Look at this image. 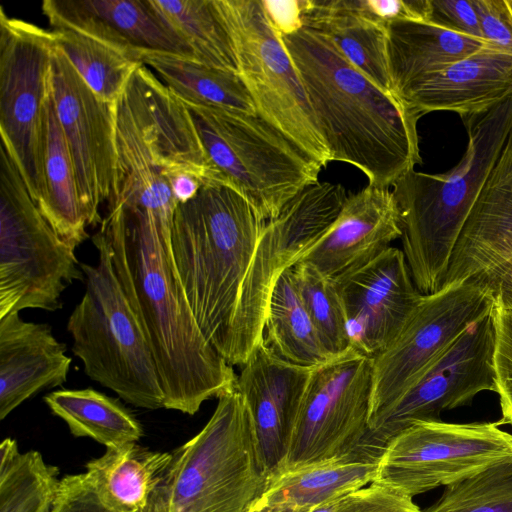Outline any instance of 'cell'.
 I'll list each match as a JSON object with an SVG mask.
<instances>
[{
  "mask_svg": "<svg viewBox=\"0 0 512 512\" xmlns=\"http://www.w3.org/2000/svg\"><path fill=\"white\" fill-rule=\"evenodd\" d=\"M145 333L166 409L194 415L236 388L237 375L201 332L179 280L171 238L142 215L105 213L98 229Z\"/></svg>",
  "mask_w": 512,
  "mask_h": 512,
  "instance_id": "cell-1",
  "label": "cell"
},
{
  "mask_svg": "<svg viewBox=\"0 0 512 512\" xmlns=\"http://www.w3.org/2000/svg\"><path fill=\"white\" fill-rule=\"evenodd\" d=\"M168 180L178 204L186 203L195 198L203 187L201 179L188 170H178L172 173Z\"/></svg>",
  "mask_w": 512,
  "mask_h": 512,
  "instance_id": "cell-45",
  "label": "cell"
},
{
  "mask_svg": "<svg viewBox=\"0 0 512 512\" xmlns=\"http://www.w3.org/2000/svg\"><path fill=\"white\" fill-rule=\"evenodd\" d=\"M237 375L236 389L251 411L270 480L280 474L313 368L287 363L262 341Z\"/></svg>",
  "mask_w": 512,
  "mask_h": 512,
  "instance_id": "cell-18",
  "label": "cell"
},
{
  "mask_svg": "<svg viewBox=\"0 0 512 512\" xmlns=\"http://www.w3.org/2000/svg\"><path fill=\"white\" fill-rule=\"evenodd\" d=\"M60 480L38 451L21 453L15 440L2 441L0 512H53Z\"/></svg>",
  "mask_w": 512,
  "mask_h": 512,
  "instance_id": "cell-33",
  "label": "cell"
},
{
  "mask_svg": "<svg viewBox=\"0 0 512 512\" xmlns=\"http://www.w3.org/2000/svg\"><path fill=\"white\" fill-rule=\"evenodd\" d=\"M303 26L327 37L356 69L384 92L394 95L386 24L355 9L349 0H305Z\"/></svg>",
  "mask_w": 512,
  "mask_h": 512,
  "instance_id": "cell-25",
  "label": "cell"
},
{
  "mask_svg": "<svg viewBox=\"0 0 512 512\" xmlns=\"http://www.w3.org/2000/svg\"><path fill=\"white\" fill-rule=\"evenodd\" d=\"M500 421H420L385 446L372 483L413 498L512 462V434Z\"/></svg>",
  "mask_w": 512,
  "mask_h": 512,
  "instance_id": "cell-11",
  "label": "cell"
},
{
  "mask_svg": "<svg viewBox=\"0 0 512 512\" xmlns=\"http://www.w3.org/2000/svg\"><path fill=\"white\" fill-rule=\"evenodd\" d=\"M401 235L392 189L368 184L348 195L336 220L299 261L337 280L374 260Z\"/></svg>",
  "mask_w": 512,
  "mask_h": 512,
  "instance_id": "cell-19",
  "label": "cell"
},
{
  "mask_svg": "<svg viewBox=\"0 0 512 512\" xmlns=\"http://www.w3.org/2000/svg\"><path fill=\"white\" fill-rule=\"evenodd\" d=\"M51 412L76 437H89L106 448L136 443L141 424L118 400L95 389H62L44 397Z\"/></svg>",
  "mask_w": 512,
  "mask_h": 512,
  "instance_id": "cell-31",
  "label": "cell"
},
{
  "mask_svg": "<svg viewBox=\"0 0 512 512\" xmlns=\"http://www.w3.org/2000/svg\"><path fill=\"white\" fill-rule=\"evenodd\" d=\"M428 22L485 40L472 0H429Z\"/></svg>",
  "mask_w": 512,
  "mask_h": 512,
  "instance_id": "cell-38",
  "label": "cell"
},
{
  "mask_svg": "<svg viewBox=\"0 0 512 512\" xmlns=\"http://www.w3.org/2000/svg\"><path fill=\"white\" fill-rule=\"evenodd\" d=\"M257 113L322 167L331 162L303 85L260 0H214Z\"/></svg>",
  "mask_w": 512,
  "mask_h": 512,
  "instance_id": "cell-10",
  "label": "cell"
},
{
  "mask_svg": "<svg viewBox=\"0 0 512 512\" xmlns=\"http://www.w3.org/2000/svg\"><path fill=\"white\" fill-rule=\"evenodd\" d=\"M348 194L341 184L316 182L265 222L242 283L226 361L242 366L263 339L269 299L280 275L327 232Z\"/></svg>",
  "mask_w": 512,
  "mask_h": 512,
  "instance_id": "cell-9",
  "label": "cell"
},
{
  "mask_svg": "<svg viewBox=\"0 0 512 512\" xmlns=\"http://www.w3.org/2000/svg\"><path fill=\"white\" fill-rule=\"evenodd\" d=\"M172 452L130 443L106 448L86 464L85 475L101 502L112 512H146L155 502Z\"/></svg>",
  "mask_w": 512,
  "mask_h": 512,
  "instance_id": "cell-24",
  "label": "cell"
},
{
  "mask_svg": "<svg viewBox=\"0 0 512 512\" xmlns=\"http://www.w3.org/2000/svg\"><path fill=\"white\" fill-rule=\"evenodd\" d=\"M495 344L493 368L495 393L499 396L502 425L512 424V310L494 305Z\"/></svg>",
  "mask_w": 512,
  "mask_h": 512,
  "instance_id": "cell-37",
  "label": "cell"
},
{
  "mask_svg": "<svg viewBox=\"0 0 512 512\" xmlns=\"http://www.w3.org/2000/svg\"><path fill=\"white\" fill-rule=\"evenodd\" d=\"M148 512H152V511H148Z\"/></svg>",
  "mask_w": 512,
  "mask_h": 512,
  "instance_id": "cell-50",
  "label": "cell"
},
{
  "mask_svg": "<svg viewBox=\"0 0 512 512\" xmlns=\"http://www.w3.org/2000/svg\"><path fill=\"white\" fill-rule=\"evenodd\" d=\"M271 26L279 36L294 33L303 27L305 0H260Z\"/></svg>",
  "mask_w": 512,
  "mask_h": 512,
  "instance_id": "cell-43",
  "label": "cell"
},
{
  "mask_svg": "<svg viewBox=\"0 0 512 512\" xmlns=\"http://www.w3.org/2000/svg\"><path fill=\"white\" fill-rule=\"evenodd\" d=\"M512 425V424H511Z\"/></svg>",
  "mask_w": 512,
  "mask_h": 512,
  "instance_id": "cell-51",
  "label": "cell"
},
{
  "mask_svg": "<svg viewBox=\"0 0 512 512\" xmlns=\"http://www.w3.org/2000/svg\"><path fill=\"white\" fill-rule=\"evenodd\" d=\"M139 57L182 102L257 113L240 75L165 51L142 50Z\"/></svg>",
  "mask_w": 512,
  "mask_h": 512,
  "instance_id": "cell-29",
  "label": "cell"
},
{
  "mask_svg": "<svg viewBox=\"0 0 512 512\" xmlns=\"http://www.w3.org/2000/svg\"><path fill=\"white\" fill-rule=\"evenodd\" d=\"M279 36V35H278ZM316 119L331 162L351 164L369 185L392 187L421 163L417 117L356 69L318 31L279 36Z\"/></svg>",
  "mask_w": 512,
  "mask_h": 512,
  "instance_id": "cell-2",
  "label": "cell"
},
{
  "mask_svg": "<svg viewBox=\"0 0 512 512\" xmlns=\"http://www.w3.org/2000/svg\"><path fill=\"white\" fill-rule=\"evenodd\" d=\"M56 47L83 81L103 101L115 103L136 69L140 57L101 38L72 28L51 30Z\"/></svg>",
  "mask_w": 512,
  "mask_h": 512,
  "instance_id": "cell-32",
  "label": "cell"
},
{
  "mask_svg": "<svg viewBox=\"0 0 512 512\" xmlns=\"http://www.w3.org/2000/svg\"><path fill=\"white\" fill-rule=\"evenodd\" d=\"M248 512H257V507L255 506L254 508H252L250 511Z\"/></svg>",
  "mask_w": 512,
  "mask_h": 512,
  "instance_id": "cell-49",
  "label": "cell"
},
{
  "mask_svg": "<svg viewBox=\"0 0 512 512\" xmlns=\"http://www.w3.org/2000/svg\"><path fill=\"white\" fill-rule=\"evenodd\" d=\"M42 11L52 29H76L138 56L156 50L194 58L152 0H44Z\"/></svg>",
  "mask_w": 512,
  "mask_h": 512,
  "instance_id": "cell-21",
  "label": "cell"
},
{
  "mask_svg": "<svg viewBox=\"0 0 512 512\" xmlns=\"http://www.w3.org/2000/svg\"><path fill=\"white\" fill-rule=\"evenodd\" d=\"M52 31L8 17L0 7V133L37 205L43 192L42 124Z\"/></svg>",
  "mask_w": 512,
  "mask_h": 512,
  "instance_id": "cell-13",
  "label": "cell"
},
{
  "mask_svg": "<svg viewBox=\"0 0 512 512\" xmlns=\"http://www.w3.org/2000/svg\"><path fill=\"white\" fill-rule=\"evenodd\" d=\"M377 463L350 455L283 471L270 480L257 505L312 508L372 483Z\"/></svg>",
  "mask_w": 512,
  "mask_h": 512,
  "instance_id": "cell-28",
  "label": "cell"
},
{
  "mask_svg": "<svg viewBox=\"0 0 512 512\" xmlns=\"http://www.w3.org/2000/svg\"><path fill=\"white\" fill-rule=\"evenodd\" d=\"M263 342L278 358L300 367L315 368L333 358L304 307L291 268L280 275L272 290Z\"/></svg>",
  "mask_w": 512,
  "mask_h": 512,
  "instance_id": "cell-30",
  "label": "cell"
},
{
  "mask_svg": "<svg viewBox=\"0 0 512 512\" xmlns=\"http://www.w3.org/2000/svg\"><path fill=\"white\" fill-rule=\"evenodd\" d=\"M421 512H512V462L445 486L441 498Z\"/></svg>",
  "mask_w": 512,
  "mask_h": 512,
  "instance_id": "cell-36",
  "label": "cell"
},
{
  "mask_svg": "<svg viewBox=\"0 0 512 512\" xmlns=\"http://www.w3.org/2000/svg\"><path fill=\"white\" fill-rule=\"evenodd\" d=\"M72 359L43 323L0 318V419L36 393L66 382Z\"/></svg>",
  "mask_w": 512,
  "mask_h": 512,
  "instance_id": "cell-23",
  "label": "cell"
},
{
  "mask_svg": "<svg viewBox=\"0 0 512 512\" xmlns=\"http://www.w3.org/2000/svg\"><path fill=\"white\" fill-rule=\"evenodd\" d=\"M183 103L223 184L239 192L262 221L318 182L323 167L258 113Z\"/></svg>",
  "mask_w": 512,
  "mask_h": 512,
  "instance_id": "cell-7",
  "label": "cell"
},
{
  "mask_svg": "<svg viewBox=\"0 0 512 512\" xmlns=\"http://www.w3.org/2000/svg\"><path fill=\"white\" fill-rule=\"evenodd\" d=\"M462 120L468 144L455 167L441 174L413 169L392 186L401 250L424 295L439 290L463 226L512 131V96Z\"/></svg>",
  "mask_w": 512,
  "mask_h": 512,
  "instance_id": "cell-4",
  "label": "cell"
},
{
  "mask_svg": "<svg viewBox=\"0 0 512 512\" xmlns=\"http://www.w3.org/2000/svg\"><path fill=\"white\" fill-rule=\"evenodd\" d=\"M270 482L254 420L235 388L218 397L203 429L172 452L156 512H248Z\"/></svg>",
  "mask_w": 512,
  "mask_h": 512,
  "instance_id": "cell-5",
  "label": "cell"
},
{
  "mask_svg": "<svg viewBox=\"0 0 512 512\" xmlns=\"http://www.w3.org/2000/svg\"><path fill=\"white\" fill-rule=\"evenodd\" d=\"M350 493L316 505L312 507L309 512H346L350 502Z\"/></svg>",
  "mask_w": 512,
  "mask_h": 512,
  "instance_id": "cell-46",
  "label": "cell"
},
{
  "mask_svg": "<svg viewBox=\"0 0 512 512\" xmlns=\"http://www.w3.org/2000/svg\"><path fill=\"white\" fill-rule=\"evenodd\" d=\"M494 306L471 323L392 405L369 422L370 448L380 458L387 443L416 422L441 420L443 411L495 392Z\"/></svg>",
  "mask_w": 512,
  "mask_h": 512,
  "instance_id": "cell-14",
  "label": "cell"
},
{
  "mask_svg": "<svg viewBox=\"0 0 512 512\" xmlns=\"http://www.w3.org/2000/svg\"><path fill=\"white\" fill-rule=\"evenodd\" d=\"M291 269L304 307L326 350L333 357L347 352L351 345L336 280L304 261H298Z\"/></svg>",
  "mask_w": 512,
  "mask_h": 512,
  "instance_id": "cell-35",
  "label": "cell"
},
{
  "mask_svg": "<svg viewBox=\"0 0 512 512\" xmlns=\"http://www.w3.org/2000/svg\"><path fill=\"white\" fill-rule=\"evenodd\" d=\"M42 167L43 192L36 206L59 237L76 249L89 237V224L49 81L43 109Z\"/></svg>",
  "mask_w": 512,
  "mask_h": 512,
  "instance_id": "cell-26",
  "label": "cell"
},
{
  "mask_svg": "<svg viewBox=\"0 0 512 512\" xmlns=\"http://www.w3.org/2000/svg\"><path fill=\"white\" fill-rule=\"evenodd\" d=\"M505 4L512 19V0H505Z\"/></svg>",
  "mask_w": 512,
  "mask_h": 512,
  "instance_id": "cell-48",
  "label": "cell"
},
{
  "mask_svg": "<svg viewBox=\"0 0 512 512\" xmlns=\"http://www.w3.org/2000/svg\"><path fill=\"white\" fill-rule=\"evenodd\" d=\"M512 257V131L456 242L440 289Z\"/></svg>",
  "mask_w": 512,
  "mask_h": 512,
  "instance_id": "cell-22",
  "label": "cell"
},
{
  "mask_svg": "<svg viewBox=\"0 0 512 512\" xmlns=\"http://www.w3.org/2000/svg\"><path fill=\"white\" fill-rule=\"evenodd\" d=\"M257 512H309L311 508H292L288 506L256 505Z\"/></svg>",
  "mask_w": 512,
  "mask_h": 512,
  "instance_id": "cell-47",
  "label": "cell"
},
{
  "mask_svg": "<svg viewBox=\"0 0 512 512\" xmlns=\"http://www.w3.org/2000/svg\"><path fill=\"white\" fill-rule=\"evenodd\" d=\"M346 512H421L412 498L371 483L350 493Z\"/></svg>",
  "mask_w": 512,
  "mask_h": 512,
  "instance_id": "cell-41",
  "label": "cell"
},
{
  "mask_svg": "<svg viewBox=\"0 0 512 512\" xmlns=\"http://www.w3.org/2000/svg\"><path fill=\"white\" fill-rule=\"evenodd\" d=\"M471 279L490 291L496 307L512 310V257Z\"/></svg>",
  "mask_w": 512,
  "mask_h": 512,
  "instance_id": "cell-44",
  "label": "cell"
},
{
  "mask_svg": "<svg viewBox=\"0 0 512 512\" xmlns=\"http://www.w3.org/2000/svg\"><path fill=\"white\" fill-rule=\"evenodd\" d=\"M483 38L512 55V19L505 0H472Z\"/></svg>",
  "mask_w": 512,
  "mask_h": 512,
  "instance_id": "cell-40",
  "label": "cell"
},
{
  "mask_svg": "<svg viewBox=\"0 0 512 512\" xmlns=\"http://www.w3.org/2000/svg\"><path fill=\"white\" fill-rule=\"evenodd\" d=\"M152 1L197 61L238 73L232 41L214 0Z\"/></svg>",
  "mask_w": 512,
  "mask_h": 512,
  "instance_id": "cell-34",
  "label": "cell"
},
{
  "mask_svg": "<svg viewBox=\"0 0 512 512\" xmlns=\"http://www.w3.org/2000/svg\"><path fill=\"white\" fill-rule=\"evenodd\" d=\"M372 20L383 24L395 21L428 22L429 0H349Z\"/></svg>",
  "mask_w": 512,
  "mask_h": 512,
  "instance_id": "cell-39",
  "label": "cell"
},
{
  "mask_svg": "<svg viewBox=\"0 0 512 512\" xmlns=\"http://www.w3.org/2000/svg\"><path fill=\"white\" fill-rule=\"evenodd\" d=\"M372 392V360L352 348L313 368L283 471L350 455L378 461L369 443Z\"/></svg>",
  "mask_w": 512,
  "mask_h": 512,
  "instance_id": "cell-12",
  "label": "cell"
},
{
  "mask_svg": "<svg viewBox=\"0 0 512 512\" xmlns=\"http://www.w3.org/2000/svg\"><path fill=\"white\" fill-rule=\"evenodd\" d=\"M396 96L419 118L437 110L461 118L484 113L512 96V55L485 46L411 82Z\"/></svg>",
  "mask_w": 512,
  "mask_h": 512,
  "instance_id": "cell-20",
  "label": "cell"
},
{
  "mask_svg": "<svg viewBox=\"0 0 512 512\" xmlns=\"http://www.w3.org/2000/svg\"><path fill=\"white\" fill-rule=\"evenodd\" d=\"M92 242L98 263L81 262L85 292L67 322L73 354L90 379L125 402L164 408L153 354L117 276L109 243L99 230Z\"/></svg>",
  "mask_w": 512,
  "mask_h": 512,
  "instance_id": "cell-6",
  "label": "cell"
},
{
  "mask_svg": "<svg viewBox=\"0 0 512 512\" xmlns=\"http://www.w3.org/2000/svg\"><path fill=\"white\" fill-rule=\"evenodd\" d=\"M49 82L82 208L89 226H100V207L109 196L115 168V103L101 100L56 45Z\"/></svg>",
  "mask_w": 512,
  "mask_h": 512,
  "instance_id": "cell-16",
  "label": "cell"
},
{
  "mask_svg": "<svg viewBox=\"0 0 512 512\" xmlns=\"http://www.w3.org/2000/svg\"><path fill=\"white\" fill-rule=\"evenodd\" d=\"M336 282L351 348L371 360L394 340L424 295L402 250L393 246Z\"/></svg>",
  "mask_w": 512,
  "mask_h": 512,
  "instance_id": "cell-17",
  "label": "cell"
},
{
  "mask_svg": "<svg viewBox=\"0 0 512 512\" xmlns=\"http://www.w3.org/2000/svg\"><path fill=\"white\" fill-rule=\"evenodd\" d=\"M488 45L492 44L429 22L395 21L387 24V53L394 95L411 82Z\"/></svg>",
  "mask_w": 512,
  "mask_h": 512,
  "instance_id": "cell-27",
  "label": "cell"
},
{
  "mask_svg": "<svg viewBox=\"0 0 512 512\" xmlns=\"http://www.w3.org/2000/svg\"><path fill=\"white\" fill-rule=\"evenodd\" d=\"M80 264L0 145V318L24 309H60L64 290L85 280Z\"/></svg>",
  "mask_w": 512,
  "mask_h": 512,
  "instance_id": "cell-8",
  "label": "cell"
},
{
  "mask_svg": "<svg viewBox=\"0 0 512 512\" xmlns=\"http://www.w3.org/2000/svg\"><path fill=\"white\" fill-rule=\"evenodd\" d=\"M493 306L490 291L472 279L423 295L398 335L372 359L369 422L400 398L447 346Z\"/></svg>",
  "mask_w": 512,
  "mask_h": 512,
  "instance_id": "cell-15",
  "label": "cell"
},
{
  "mask_svg": "<svg viewBox=\"0 0 512 512\" xmlns=\"http://www.w3.org/2000/svg\"><path fill=\"white\" fill-rule=\"evenodd\" d=\"M53 512H112L99 499L85 473L60 480Z\"/></svg>",
  "mask_w": 512,
  "mask_h": 512,
  "instance_id": "cell-42",
  "label": "cell"
},
{
  "mask_svg": "<svg viewBox=\"0 0 512 512\" xmlns=\"http://www.w3.org/2000/svg\"><path fill=\"white\" fill-rule=\"evenodd\" d=\"M265 222L232 187L212 183L178 204L171 253L207 341L226 360L242 283Z\"/></svg>",
  "mask_w": 512,
  "mask_h": 512,
  "instance_id": "cell-3",
  "label": "cell"
}]
</instances>
